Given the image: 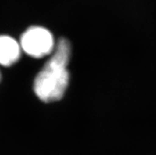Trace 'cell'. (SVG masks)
<instances>
[{
	"label": "cell",
	"instance_id": "cell-1",
	"mask_svg": "<svg viewBox=\"0 0 156 155\" xmlns=\"http://www.w3.org/2000/svg\"><path fill=\"white\" fill-rule=\"evenodd\" d=\"M71 44L65 38H60L51 56L36 76L34 90L44 102L59 100L63 97L69 83L67 66L71 57Z\"/></svg>",
	"mask_w": 156,
	"mask_h": 155
},
{
	"label": "cell",
	"instance_id": "cell-2",
	"mask_svg": "<svg viewBox=\"0 0 156 155\" xmlns=\"http://www.w3.org/2000/svg\"><path fill=\"white\" fill-rule=\"evenodd\" d=\"M20 46L27 55L41 58L53 51L55 43L53 37L47 29L41 26H32L22 35Z\"/></svg>",
	"mask_w": 156,
	"mask_h": 155
},
{
	"label": "cell",
	"instance_id": "cell-3",
	"mask_svg": "<svg viewBox=\"0 0 156 155\" xmlns=\"http://www.w3.org/2000/svg\"><path fill=\"white\" fill-rule=\"evenodd\" d=\"M21 46L15 39L9 36H0V65L10 67L21 56Z\"/></svg>",
	"mask_w": 156,
	"mask_h": 155
},
{
	"label": "cell",
	"instance_id": "cell-4",
	"mask_svg": "<svg viewBox=\"0 0 156 155\" xmlns=\"http://www.w3.org/2000/svg\"><path fill=\"white\" fill-rule=\"evenodd\" d=\"M0 81H1V73H0Z\"/></svg>",
	"mask_w": 156,
	"mask_h": 155
}]
</instances>
